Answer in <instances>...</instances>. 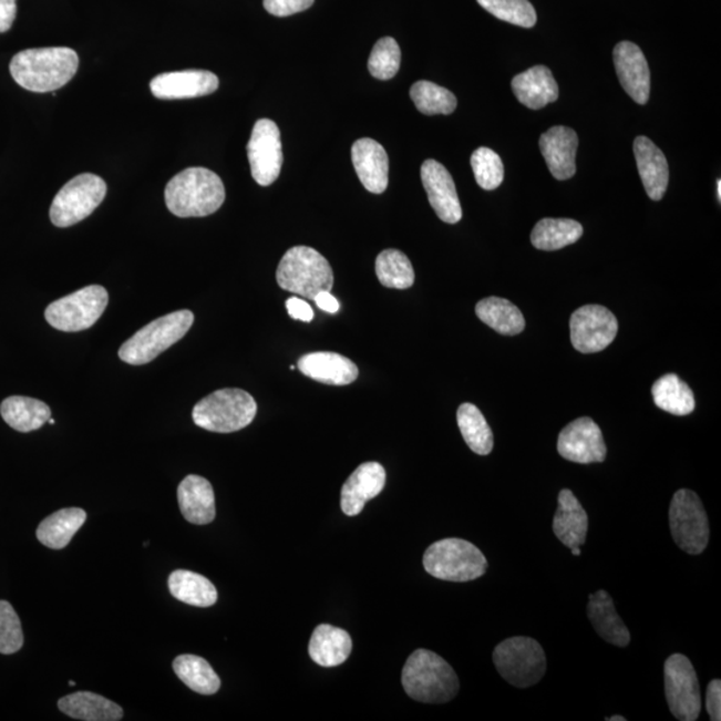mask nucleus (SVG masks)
Returning a JSON list of instances; mask_svg holds the SVG:
<instances>
[{
    "instance_id": "f257e3e1",
    "label": "nucleus",
    "mask_w": 721,
    "mask_h": 721,
    "mask_svg": "<svg viewBox=\"0 0 721 721\" xmlns=\"http://www.w3.org/2000/svg\"><path fill=\"white\" fill-rule=\"evenodd\" d=\"M78 66L80 58L73 49H29L12 58L10 73L19 86L31 93H49L66 86Z\"/></svg>"
},
{
    "instance_id": "f03ea898",
    "label": "nucleus",
    "mask_w": 721,
    "mask_h": 721,
    "mask_svg": "<svg viewBox=\"0 0 721 721\" xmlns=\"http://www.w3.org/2000/svg\"><path fill=\"white\" fill-rule=\"evenodd\" d=\"M225 198L223 179L204 167L186 168L165 188L167 209L179 218L212 216L224 205Z\"/></svg>"
},
{
    "instance_id": "7ed1b4c3",
    "label": "nucleus",
    "mask_w": 721,
    "mask_h": 721,
    "mask_svg": "<svg viewBox=\"0 0 721 721\" xmlns=\"http://www.w3.org/2000/svg\"><path fill=\"white\" fill-rule=\"evenodd\" d=\"M401 681L408 697L420 703L444 704L460 691L457 673L450 662L428 649L409 656Z\"/></svg>"
},
{
    "instance_id": "20e7f679",
    "label": "nucleus",
    "mask_w": 721,
    "mask_h": 721,
    "mask_svg": "<svg viewBox=\"0 0 721 721\" xmlns=\"http://www.w3.org/2000/svg\"><path fill=\"white\" fill-rule=\"evenodd\" d=\"M277 282L286 291L315 300L321 291L333 289L334 275L328 259L308 246L285 253L277 269Z\"/></svg>"
},
{
    "instance_id": "39448f33",
    "label": "nucleus",
    "mask_w": 721,
    "mask_h": 721,
    "mask_svg": "<svg viewBox=\"0 0 721 721\" xmlns=\"http://www.w3.org/2000/svg\"><path fill=\"white\" fill-rule=\"evenodd\" d=\"M194 323L190 310H178L136 331L120 349V359L130 365H145L184 339Z\"/></svg>"
},
{
    "instance_id": "423d86ee",
    "label": "nucleus",
    "mask_w": 721,
    "mask_h": 721,
    "mask_svg": "<svg viewBox=\"0 0 721 721\" xmlns=\"http://www.w3.org/2000/svg\"><path fill=\"white\" fill-rule=\"evenodd\" d=\"M422 563L429 575L453 583L476 580L488 569L483 552L463 538H444L432 544Z\"/></svg>"
},
{
    "instance_id": "0eeeda50",
    "label": "nucleus",
    "mask_w": 721,
    "mask_h": 721,
    "mask_svg": "<svg viewBox=\"0 0 721 721\" xmlns=\"http://www.w3.org/2000/svg\"><path fill=\"white\" fill-rule=\"evenodd\" d=\"M257 402L240 389H223L206 395L193 409L194 424L216 433H233L256 419Z\"/></svg>"
},
{
    "instance_id": "6e6552de",
    "label": "nucleus",
    "mask_w": 721,
    "mask_h": 721,
    "mask_svg": "<svg viewBox=\"0 0 721 721\" xmlns=\"http://www.w3.org/2000/svg\"><path fill=\"white\" fill-rule=\"evenodd\" d=\"M493 661L504 680L517 688H529L544 678L547 658L538 642L524 636L506 639L495 648Z\"/></svg>"
},
{
    "instance_id": "1a4fd4ad",
    "label": "nucleus",
    "mask_w": 721,
    "mask_h": 721,
    "mask_svg": "<svg viewBox=\"0 0 721 721\" xmlns=\"http://www.w3.org/2000/svg\"><path fill=\"white\" fill-rule=\"evenodd\" d=\"M106 194V182L99 175H76L56 194L50 209L51 223L58 227L81 223L103 203Z\"/></svg>"
},
{
    "instance_id": "9d476101",
    "label": "nucleus",
    "mask_w": 721,
    "mask_h": 721,
    "mask_svg": "<svg viewBox=\"0 0 721 721\" xmlns=\"http://www.w3.org/2000/svg\"><path fill=\"white\" fill-rule=\"evenodd\" d=\"M669 526L674 543L690 555H700L710 542V523L697 493L680 490L669 506Z\"/></svg>"
},
{
    "instance_id": "9b49d317",
    "label": "nucleus",
    "mask_w": 721,
    "mask_h": 721,
    "mask_svg": "<svg viewBox=\"0 0 721 721\" xmlns=\"http://www.w3.org/2000/svg\"><path fill=\"white\" fill-rule=\"evenodd\" d=\"M107 305V290L100 285H90L50 303L44 311V317L51 327L73 333L93 327Z\"/></svg>"
},
{
    "instance_id": "f8f14e48",
    "label": "nucleus",
    "mask_w": 721,
    "mask_h": 721,
    "mask_svg": "<svg viewBox=\"0 0 721 721\" xmlns=\"http://www.w3.org/2000/svg\"><path fill=\"white\" fill-rule=\"evenodd\" d=\"M665 683L669 711L673 717L681 721L698 720L703 701L697 671L687 656H669L665 666Z\"/></svg>"
},
{
    "instance_id": "ddd939ff",
    "label": "nucleus",
    "mask_w": 721,
    "mask_h": 721,
    "mask_svg": "<svg viewBox=\"0 0 721 721\" xmlns=\"http://www.w3.org/2000/svg\"><path fill=\"white\" fill-rule=\"evenodd\" d=\"M569 325L571 346L584 354L602 352L614 342L619 330L612 311L601 305H586L577 309Z\"/></svg>"
},
{
    "instance_id": "4468645a",
    "label": "nucleus",
    "mask_w": 721,
    "mask_h": 721,
    "mask_svg": "<svg viewBox=\"0 0 721 721\" xmlns=\"http://www.w3.org/2000/svg\"><path fill=\"white\" fill-rule=\"evenodd\" d=\"M248 158L253 178L258 185L275 184L284 165L281 133L275 122H256L248 143Z\"/></svg>"
},
{
    "instance_id": "2eb2a0df",
    "label": "nucleus",
    "mask_w": 721,
    "mask_h": 721,
    "mask_svg": "<svg viewBox=\"0 0 721 721\" xmlns=\"http://www.w3.org/2000/svg\"><path fill=\"white\" fill-rule=\"evenodd\" d=\"M557 451L563 459L577 464L602 463L607 457L601 429L589 418L571 421L563 429Z\"/></svg>"
},
{
    "instance_id": "dca6fc26",
    "label": "nucleus",
    "mask_w": 721,
    "mask_h": 721,
    "mask_svg": "<svg viewBox=\"0 0 721 721\" xmlns=\"http://www.w3.org/2000/svg\"><path fill=\"white\" fill-rule=\"evenodd\" d=\"M422 185L425 187L429 203L439 218L446 224H457L463 218L456 185L446 167L440 162L428 159L421 166Z\"/></svg>"
},
{
    "instance_id": "f3484780",
    "label": "nucleus",
    "mask_w": 721,
    "mask_h": 721,
    "mask_svg": "<svg viewBox=\"0 0 721 721\" xmlns=\"http://www.w3.org/2000/svg\"><path fill=\"white\" fill-rule=\"evenodd\" d=\"M219 80L205 70L174 71L155 76L151 90L155 99L164 101L192 100L217 91Z\"/></svg>"
},
{
    "instance_id": "a211bd4d",
    "label": "nucleus",
    "mask_w": 721,
    "mask_h": 721,
    "mask_svg": "<svg viewBox=\"0 0 721 721\" xmlns=\"http://www.w3.org/2000/svg\"><path fill=\"white\" fill-rule=\"evenodd\" d=\"M614 62L624 90L636 103L646 105L651 93V71L639 45L620 42L614 50Z\"/></svg>"
},
{
    "instance_id": "6ab92c4d",
    "label": "nucleus",
    "mask_w": 721,
    "mask_h": 721,
    "mask_svg": "<svg viewBox=\"0 0 721 721\" xmlns=\"http://www.w3.org/2000/svg\"><path fill=\"white\" fill-rule=\"evenodd\" d=\"M387 472L383 466L374 461L357 467L350 474L341 491V508L347 516H357L363 506L380 495L385 488Z\"/></svg>"
},
{
    "instance_id": "aec40b11",
    "label": "nucleus",
    "mask_w": 721,
    "mask_h": 721,
    "mask_svg": "<svg viewBox=\"0 0 721 721\" xmlns=\"http://www.w3.org/2000/svg\"><path fill=\"white\" fill-rule=\"evenodd\" d=\"M577 147L579 136L569 127L555 126L542 135L543 157L556 179L567 181L576 174Z\"/></svg>"
},
{
    "instance_id": "412c9836",
    "label": "nucleus",
    "mask_w": 721,
    "mask_h": 721,
    "mask_svg": "<svg viewBox=\"0 0 721 721\" xmlns=\"http://www.w3.org/2000/svg\"><path fill=\"white\" fill-rule=\"evenodd\" d=\"M352 161L363 187L373 194H382L389 185V157L379 142L362 138L354 142Z\"/></svg>"
},
{
    "instance_id": "4be33fe9",
    "label": "nucleus",
    "mask_w": 721,
    "mask_h": 721,
    "mask_svg": "<svg viewBox=\"0 0 721 721\" xmlns=\"http://www.w3.org/2000/svg\"><path fill=\"white\" fill-rule=\"evenodd\" d=\"M297 368L309 379L328 385H349L359 377V368L353 361L341 354L317 352L301 357Z\"/></svg>"
},
{
    "instance_id": "5701e85b",
    "label": "nucleus",
    "mask_w": 721,
    "mask_h": 721,
    "mask_svg": "<svg viewBox=\"0 0 721 721\" xmlns=\"http://www.w3.org/2000/svg\"><path fill=\"white\" fill-rule=\"evenodd\" d=\"M634 153L648 197L660 200L665 197L669 182L666 155L647 136H638L635 140Z\"/></svg>"
},
{
    "instance_id": "b1692460",
    "label": "nucleus",
    "mask_w": 721,
    "mask_h": 721,
    "mask_svg": "<svg viewBox=\"0 0 721 721\" xmlns=\"http://www.w3.org/2000/svg\"><path fill=\"white\" fill-rule=\"evenodd\" d=\"M178 504L186 522L206 525L216 518V496L204 477L190 474L178 486Z\"/></svg>"
},
{
    "instance_id": "393cba45",
    "label": "nucleus",
    "mask_w": 721,
    "mask_h": 721,
    "mask_svg": "<svg viewBox=\"0 0 721 721\" xmlns=\"http://www.w3.org/2000/svg\"><path fill=\"white\" fill-rule=\"evenodd\" d=\"M588 528V513L571 491L563 490L554 518L556 537L570 549L580 548L587 540Z\"/></svg>"
},
{
    "instance_id": "a878e982",
    "label": "nucleus",
    "mask_w": 721,
    "mask_h": 721,
    "mask_svg": "<svg viewBox=\"0 0 721 721\" xmlns=\"http://www.w3.org/2000/svg\"><path fill=\"white\" fill-rule=\"evenodd\" d=\"M513 94L522 105L540 110L558 99V86L550 70L535 66L512 80Z\"/></svg>"
},
{
    "instance_id": "bb28decb",
    "label": "nucleus",
    "mask_w": 721,
    "mask_h": 721,
    "mask_svg": "<svg viewBox=\"0 0 721 721\" xmlns=\"http://www.w3.org/2000/svg\"><path fill=\"white\" fill-rule=\"evenodd\" d=\"M587 614L597 635L609 645L627 647L631 642V634L617 615L612 597L606 590L589 596Z\"/></svg>"
},
{
    "instance_id": "cd10ccee",
    "label": "nucleus",
    "mask_w": 721,
    "mask_h": 721,
    "mask_svg": "<svg viewBox=\"0 0 721 721\" xmlns=\"http://www.w3.org/2000/svg\"><path fill=\"white\" fill-rule=\"evenodd\" d=\"M352 649L353 641L350 635L330 624L318 626L309 642L311 660L327 668L343 665L352 653Z\"/></svg>"
},
{
    "instance_id": "c85d7f7f",
    "label": "nucleus",
    "mask_w": 721,
    "mask_h": 721,
    "mask_svg": "<svg viewBox=\"0 0 721 721\" xmlns=\"http://www.w3.org/2000/svg\"><path fill=\"white\" fill-rule=\"evenodd\" d=\"M58 707L68 717L84 721H119L123 710L112 700L93 692H75L58 701Z\"/></svg>"
},
{
    "instance_id": "c756f323",
    "label": "nucleus",
    "mask_w": 721,
    "mask_h": 721,
    "mask_svg": "<svg viewBox=\"0 0 721 721\" xmlns=\"http://www.w3.org/2000/svg\"><path fill=\"white\" fill-rule=\"evenodd\" d=\"M86 518V512L80 508L58 511L39 524L38 540L50 549L66 548Z\"/></svg>"
},
{
    "instance_id": "7c9ffc66",
    "label": "nucleus",
    "mask_w": 721,
    "mask_h": 721,
    "mask_svg": "<svg viewBox=\"0 0 721 721\" xmlns=\"http://www.w3.org/2000/svg\"><path fill=\"white\" fill-rule=\"evenodd\" d=\"M168 589L175 599L198 608H209L218 600L214 584L196 571L178 569L168 576Z\"/></svg>"
},
{
    "instance_id": "2f4dec72",
    "label": "nucleus",
    "mask_w": 721,
    "mask_h": 721,
    "mask_svg": "<svg viewBox=\"0 0 721 721\" xmlns=\"http://www.w3.org/2000/svg\"><path fill=\"white\" fill-rule=\"evenodd\" d=\"M0 414L6 424L22 433L38 431L51 419L48 404L22 395L6 399L0 405Z\"/></svg>"
},
{
    "instance_id": "473e14b6",
    "label": "nucleus",
    "mask_w": 721,
    "mask_h": 721,
    "mask_svg": "<svg viewBox=\"0 0 721 721\" xmlns=\"http://www.w3.org/2000/svg\"><path fill=\"white\" fill-rule=\"evenodd\" d=\"M583 233V226L577 220L544 218L535 226L531 240L538 250L554 251L576 244Z\"/></svg>"
},
{
    "instance_id": "72a5a7b5",
    "label": "nucleus",
    "mask_w": 721,
    "mask_h": 721,
    "mask_svg": "<svg viewBox=\"0 0 721 721\" xmlns=\"http://www.w3.org/2000/svg\"><path fill=\"white\" fill-rule=\"evenodd\" d=\"M476 315L481 321L499 334L516 336L525 329L522 311L504 298L488 297L481 300L476 307Z\"/></svg>"
},
{
    "instance_id": "f704fd0d",
    "label": "nucleus",
    "mask_w": 721,
    "mask_h": 721,
    "mask_svg": "<svg viewBox=\"0 0 721 721\" xmlns=\"http://www.w3.org/2000/svg\"><path fill=\"white\" fill-rule=\"evenodd\" d=\"M656 406L674 415H688L697 408L692 389L677 374L662 375L652 387Z\"/></svg>"
},
{
    "instance_id": "c9c22d12",
    "label": "nucleus",
    "mask_w": 721,
    "mask_h": 721,
    "mask_svg": "<svg viewBox=\"0 0 721 721\" xmlns=\"http://www.w3.org/2000/svg\"><path fill=\"white\" fill-rule=\"evenodd\" d=\"M174 672L199 694H214L219 691L220 679L205 659L196 655H181L173 662Z\"/></svg>"
},
{
    "instance_id": "e433bc0d",
    "label": "nucleus",
    "mask_w": 721,
    "mask_h": 721,
    "mask_svg": "<svg viewBox=\"0 0 721 721\" xmlns=\"http://www.w3.org/2000/svg\"><path fill=\"white\" fill-rule=\"evenodd\" d=\"M457 424L466 445L480 456H488L495 441H493L492 429L480 409L470 402L461 405L457 411Z\"/></svg>"
},
{
    "instance_id": "4c0bfd02",
    "label": "nucleus",
    "mask_w": 721,
    "mask_h": 721,
    "mask_svg": "<svg viewBox=\"0 0 721 721\" xmlns=\"http://www.w3.org/2000/svg\"><path fill=\"white\" fill-rule=\"evenodd\" d=\"M375 275L379 281L391 289H409L414 284V270L404 253L388 249L375 259Z\"/></svg>"
},
{
    "instance_id": "58836bf2",
    "label": "nucleus",
    "mask_w": 721,
    "mask_h": 721,
    "mask_svg": "<svg viewBox=\"0 0 721 721\" xmlns=\"http://www.w3.org/2000/svg\"><path fill=\"white\" fill-rule=\"evenodd\" d=\"M411 99L419 112L425 115H450L457 107V99L450 90L429 81L414 83Z\"/></svg>"
},
{
    "instance_id": "ea45409f",
    "label": "nucleus",
    "mask_w": 721,
    "mask_h": 721,
    "mask_svg": "<svg viewBox=\"0 0 721 721\" xmlns=\"http://www.w3.org/2000/svg\"><path fill=\"white\" fill-rule=\"evenodd\" d=\"M481 8L504 22L531 29L537 23V14L529 0H477Z\"/></svg>"
},
{
    "instance_id": "a19ab883",
    "label": "nucleus",
    "mask_w": 721,
    "mask_h": 721,
    "mask_svg": "<svg viewBox=\"0 0 721 721\" xmlns=\"http://www.w3.org/2000/svg\"><path fill=\"white\" fill-rule=\"evenodd\" d=\"M401 66V50L398 41L391 37L381 38L370 54L369 73L380 81L392 80Z\"/></svg>"
},
{
    "instance_id": "79ce46f5",
    "label": "nucleus",
    "mask_w": 721,
    "mask_h": 721,
    "mask_svg": "<svg viewBox=\"0 0 721 721\" xmlns=\"http://www.w3.org/2000/svg\"><path fill=\"white\" fill-rule=\"evenodd\" d=\"M471 165L477 184L484 190H496L504 181V165L496 152L480 147L472 154Z\"/></svg>"
},
{
    "instance_id": "37998d69",
    "label": "nucleus",
    "mask_w": 721,
    "mask_h": 721,
    "mask_svg": "<svg viewBox=\"0 0 721 721\" xmlns=\"http://www.w3.org/2000/svg\"><path fill=\"white\" fill-rule=\"evenodd\" d=\"M22 624L8 601H0V653L12 655L23 647Z\"/></svg>"
},
{
    "instance_id": "c03bdc74",
    "label": "nucleus",
    "mask_w": 721,
    "mask_h": 721,
    "mask_svg": "<svg viewBox=\"0 0 721 721\" xmlns=\"http://www.w3.org/2000/svg\"><path fill=\"white\" fill-rule=\"evenodd\" d=\"M315 0H264V8L275 17H290L308 10Z\"/></svg>"
},
{
    "instance_id": "a18cd8bd",
    "label": "nucleus",
    "mask_w": 721,
    "mask_h": 721,
    "mask_svg": "<svg viewBox=\"0 0 721 721\" xmlns=\"http://www.w3.org/2000/svg\"><path fill=\"white\" fill-rule=\"evenodd\" d=\"M705 708L712 721L721 720V681L718 679L708 684Z\"/></svg>"
},
{
    "instance_id": "49530a36",
    "label": "nucleus",
    "mask_w": 721,
    "mask_h": 721,
    "mask_svg": "<svg viewBox=\"0 0 721 721\" xmlns=\"http://www.w3.org/2000/svg\"><path fill=\"white\" fill-rule=\"evenodd\" d=\"M286 309L288 313L295 320H300L303 322H311L315 318V311L311 309L310 305L307 301L301 300V298L291 297L286 301Z\"/></svg>"
},
{
    "instance_id": "de8ad7c7",
    "label": "nucleus",
    "mask_w": 721,
    "mask_h": 721,
    "mask_svg": "<svg viewBox=\"0 0 721 721\" xmlns=\"http://www.w3.org/2000/svg\"><path fill=\"white\" fill-rule=\"evenodd\" d=\"M17 0H0V34L8 32L17 18Z\"/></svg>"
},
{
    "instance_id": "09e8293b",
    "label": "nucleus",
    "mask_w": 721,
    "mask_h": 721,
    "mask_svg": "<svg viewBox=\"0 0 721 721\" xmlns=\"http://www.w3.org/2000/svg\"><path fill=\"white\" fill-rule=\"evenodd\" d=\"M317 307L327 313L334 315L340 310V302L337 301V298L330 293V291H321L315 298Z\"/></svg>"
},
{
    "instance_id": "8fccbe9b",
    "label": "nucleus",
    "mask_w": 721,
    "mask_h": 721,
    "mask_svg": "<svg viewBox=\"0 0 721 721\" xmlns=\"http://www.w3.org/2000/svg\"><path fill=\"white\" fill-rule=\"evenodd\" d=\"M608 721H626V718L619 717V714H615V717L607 718Z\"/></svg>"
},
{
    "instance_id": "3c124183",
    "label": "nucleus",
    "mask_w": 721,
    "mask_h": 721,
    "mask_svg": "<svg viewBox=\"0 0 721 721\" xmlns=\"http://www.w3.org/2000/svg\"><path fill=\"white\" fill-rule=\"evenodd\" d=\"M571 554H574V556H580L581 550H580V548H571Z\"/></svg>"
},
{
    "instance_id": "603ef678",
    "label": "nucleus",
    "mask_w": 721,
    "mask_h": 721,
    "mask_svg": "<svg viewBox=\"0 0 721 721\" xmlns=\"http://www.w3.org/2000/svg\"><path fill=\"white\" fill-rule=\"evenodd\" d=\"M718 198H719V203H720V200H721V181L720 179L718 181Z\"/></svg>"
},
{
    "instance_id": "864d4df0",
    "label": "nucleus",
    "mask_w": 721,
    "mask_h": 721,
    "mask_svg": "<svg viewBox=\"0 0 721 721\" xmlns=\"http://www.w3.org/2000/svg\"><path fill=\"white\" fill-rule=\"evenodd\" d=\"M49 422H50L51 425H54V424H55V420H54V419H50Z\"/></svg>"
},
{
    "instance_id": "5fc2aeb1",
    "label": "nucleus",
    "mask_w": 721,
    "mask_h": 721,
    "mask_svg": "<svg viewBox=\"0 0 721 721\" xmlns=\"http://www.w3.org/2000/svg\"><path fill=\"white\" fill-rule=\"evenodd\" d=\"M69 686L74 687V686H75V681H69Z\"/></svg>"
}]
</instances>
